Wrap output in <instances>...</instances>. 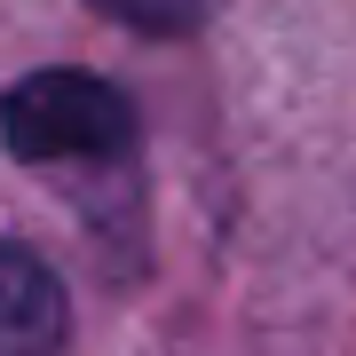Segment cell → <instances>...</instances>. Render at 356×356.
<instances>
[{
  "label": "cell",
  "mask_w": 356,
  "mask_h": 356,
  "mask_svg": "<svg viewBox=\"0 0 356 356\" xmlns=\"http://www.w3.org/2000/svg\"><path fill=\"white\" fill-rule=\"evenodd\" d=\"M64 348V285L24 245H0V356H56Z\"/></svg>",
  "instance_id": "obj_2"
},
{
  "label": "cell",
  "mask_w": 356,
  "mask_h": 356,
  "mask_svg": "<svg viewBox=\"0 0 356 356\" xmlns=\"http://www.w3.org/2000/svg\"><path fill=\"white\" fill-rule=\"evenodd\" d=\"M0 127L24 159H127L135 111L119 103V88H103L88 72H32L24 88H8Z\"/></svg>",
  "instance_id": "obj_1"
},
{
  "label": "cell",
  "mask_w": 356,
  "mask_h": 356,
  "mask_svg": "<svg viewBox=\"0 0 356 356\" xmlns=\"http://www.w3.org/2000/svg\"><path fill=\"white\" fill-rule=\"evenodd\" d=\"M95 8L119 16V24H135V32H191L206 16V0H95Z\"/></svg>",
  "instance_id": "obj_3"
}]
</instances>
